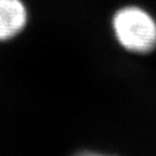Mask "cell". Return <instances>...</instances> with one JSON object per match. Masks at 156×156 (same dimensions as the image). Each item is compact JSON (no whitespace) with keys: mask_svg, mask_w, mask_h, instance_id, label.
<instances>
[{"mask_svg":"<svg viewBox=\"0 0 156 156\" xmlns=\"http://www.w3.org/2000/svg\"><path fill=\"white\" fill-rule=\"evenodd\" d=\"M111 29L118 45L128 53L149 55L156 50V17L139 5H126L113 13Z\"/></svg>","mask_w":156,"mask_h":156,"instance_id":"6da1fadb","label":"cell"},{"mask_svg":"<svg viewBox=\"0 0 156 156\" xmlns=\"http://www.w3.org/2000/svg\"><path fill=\"white\" fill-rule=\"evenodd\" d=\"M28 17L22 0H0V42L20 35L28 24Z\"/></svg>","mask_w":156,"mask_h":156,"instance_id":"7a4b0ae2","label":"cell"},{"mask_svg":"<svg viewBox=\"0 0 156 156\" xmlns=\"http://www.w3.org/2000/svg\"><path fill=\"white\" fill-rule=\"evenodd\" d=\"M73 156H115V155L104 154V153H101V151H78L76 154H74Z\"/></svg>","mask_w":156,"mask_h":156,"instance_id":"3957f363","label":"cell"}]
</instances>
